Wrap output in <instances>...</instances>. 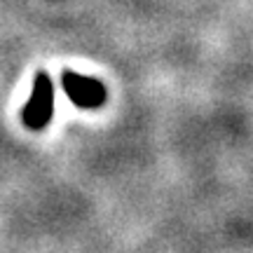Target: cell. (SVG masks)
Masks as SVG:
<instances>
[{
    "label": "cell",
    "mask_w": 253,
    "mask_h": 253,
    "mask_svg": "<svg viewBox=\"0 0 253 253\" xmlns=\"http://www.w3.org/2000/svg\"><path fill=\"white\" fill-rule=\"evenodd\" d=\"M54 113V87L52 80L47 78V73H38L36 84H33V96L24 106V125L31 129H45L52 122Z\"/></svg>",
    "instance_id": "obj_1"
},
{
    "label": "cell",
    "mask_w": 253,
    "mask_h": 253,
    "mask_svg": "<svg viewBox=\"0 0 253 253\" xmlns=\"http://www.w3.org/2000/svg\"><path fill=\"white\" fill-rule=\"evenodd\" d=\"M61 84L68 99L80 108H99L106 103V87L94 78H84L73 71H63Z\"/></svg>",
    "instance_id": "obj_2"
}]
</instances>
